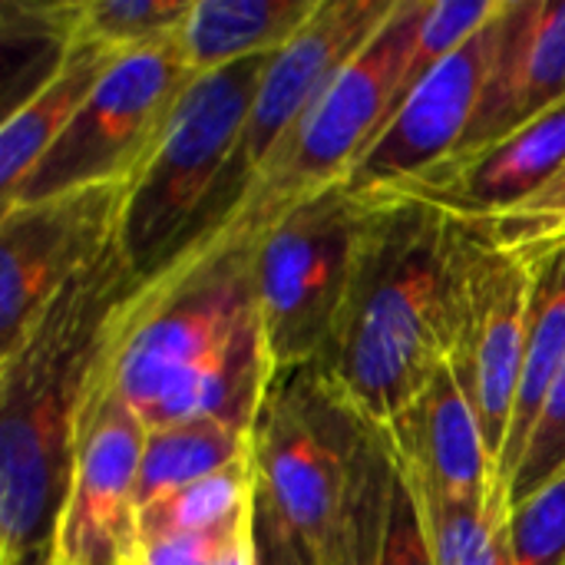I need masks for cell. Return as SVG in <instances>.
I'll return each instance as SVG.
<instances>
[{
	"label": "cell",
	"mask_w": 565,
	"mask_h": 565,
	"mask_svg": "<svg viewBox=\"0 0 565 565\" xmlns=\"http://www.w3.org/2000/svg\"><path fill=\"white\" fill-rule=\"evenodd\" d=\"M119 56L126 53L93 43L63 46L46 79H40L36 89L7 113L0 126V205L13 202L26 175L66 132Z\"/></svg>",
	"instance_id": "cell-17"
},
{
	"label": "cell",
	"mask_w": 565,
	"mask_h": 565,
	"mask_svg": "<svg viewBox=\"0 0 565 565\" xmlns=\"http://www.w3.org/2000/svg\"><path fill=\"white\" fill-rule=\"evenodd\" d=\"M565 103V0H503L477 119L454 152L490 146Z\"/></svg>",
	"instance_id": "cell-16"
},
{
	"label": "cell",
	"mask_w": 565,
	"mask_h": 565,
	"mask_svg": "<svg viewBox=\"0 0 565 565\" xmlns=\"http://www.w3.org/2000/svg\"><path fill=\"white\" fill-rule=\"evenodd\" d=\"M384 440L414 483L460 503L487 507L497 520V463L454 361L430 377Z\"/></svg>",
	"instance_id": "cell-15"
},
{
	"label": "cell",
	"mask_w": 565,
	"mask_h": 565,
	"mask_svg": "<svg viewBox=\"0 0 565 565\" xmlns=\"http://www.w3.org/2000/svg\"><path fill=\"white\" fill-rule=\"evenodd\" d=\"M258 500V497H255ZM255 520V510L238 516L228 526L218 530H205V533H179V536H159V540H146L136 550V563L132 565H209L215 559V553L242 530Z\"/></svg>",
	"instance_id": "cell-28"
},
{
	"label": "cell",
	"mask_w": 565,
	"mask_h": 565,
	"mask_svg": "<svg viewBox=\"0 0 565 565\" xmlns=\"http://www.w3.org/2000/svg\"><path fill=\"white\" fill-rule=\"evenodd\" d=\"M209 565H258V540H255V520L242 526Z\"/></svg>",
	"instance_id": "cell-30"
},
{
	"label": "cell",
	"mask_w": 565,
	"mask_h": 565,
	"mask_svg": "<svg viewBox=\"0 0 565 565\" xmlns=\"http://www.w3.org/2000/svg\"><path fill=\"white\" fill-rule=\"evenodd\" d=\"M139 285L119 245L109 248L0 358V565H56L86 391Z\"/></svg>",
	"instance_id": "cell-3"
},
{
	"label": "cell",
	"mask_w": 565,
	"mask_h": 565,
	"mask_svg": "<svg viewBox=\"0 0 565 565\" xmlns=\"http://www.w3.org/2000/svg\"><path fill=\"white\" fill-rule=\"evenodd\" d=\"M394 7L397 0H321V7L301 26V33L271 56L258 96L252 103L248 122L242 129L238 149L192 238L212 232L238 205V199L258 179V172L295 136V129L321 99L328 83L364 50V43L384 26Z\"/></svg>",
	"instance_id": "cell-9"
},
{
	"label": "cell",
	"mask_w": 565,
	"mask_h": 565,
	"mask_svg": "<svg viewBox=\"0 0 565 565\" xmlns=\"http://www.w3.org/2000/svg\"><path fill=\"white\" fill-rule=\"evenodd\" d=\"M255 497H258V467L252 457L245 463H235L215 477L189 483L162 497L159 503L146 507L139 513V543L228 526L255 510Z\"/></svg>",
	"instance_id": "cell-22"
},
{
	"label": "cell",
	"mask_w": 565,
	"mask_h": 565,
	"mask_svg": "<svg viewBox=\"0 0 565 565\" xmlns=\"http://www.w3.org/2000/svg\"><path fill=\"white\" fill-rule=\"evenodd\" d=\"M407 483L417 497V510L424 520L434 565H516L510 553L507 526H500L487 507L450 500L430 487L414 483L411 477Z\"/></svg>",
	"instance_id": "cell-23"
},
{
	"label": "cell",
	"mask_w": 565,
	"mask_h": 565,
	"mask_svg": "<svg viewBox=\"0 0 565 565\" xmlns=\"http://www.w3.org/2000/svg\"><path fill=\"white\" fill-rule=\"evenodd\" d=\"M559 473H565V371L559 374L540 420H536V430L530 437V447H526V457L507 490V500H503V520L523 503L530 500L536 490H543L546 483H553Z\"/></svg>",
	"instance_id": "cell-26"
},
{
	"label": "cell",
	"mask_w": 565,
	"mask_h": 565,
	"mask_svg": "<svg viewBox=\"0 0 565 565\" xmlns=\"http://www.w3.org/2000/svg\"><path fill=\"white\" fill-rule=\"evenodd\" d=\"M255 540H258V565H311L291 530L278 520V513L262 500H255Z\"/></svg>",
	"instance_id": "cell-29"
},
{
	"label": "cell",
	"mask_w": 565,
	"mask_h": 565,
	"mask_svg": "<svg viewBox=\"0 0 565 565\" xmlns=\"http://www.w3.org/2000/svg\"><path fill=\"white\" fill-rule=\"evenodd\" d=\"M500 13L503 3L487 26H480L457 53L437 63L391 113L384 129L344 179L358 199L377 202L401 192L434 166L447 162L467 142L487 89Z\"/></svg>",
	"instance_id": "cell-12"
},
{
	"label": "cell",
	"mask_w": 565,
	"mask_h": 565,
	"mask_svg": "<svg viewBox=\"0 0 565 565\" xmlns=\"http://www.w3.org/2000/svg\"><path fill=\"white\" fill-rule=\"evenodd\" d=\"M565 185V103L530 126L450 156L387 199H414L457 222H480L543 202Z\"/></svg>",
	"instance_id": "cell-14"
},
{
	"label": "cell",
	"mask_w": 565,
	"mask_h": 565,
	"mask_svg": "<svg viewBox=\"0 0 565 565\" xmlns=\"http://www.w3.org/2000/svg\"><path fill=\"white\" fill-rule=\"evenodd\" d=\"M565 371V245L543 255L533 265V301H530V334H526V354L520 371V391L516 407L510 420V434L497 463V520H503V500L507 490L526 457L530 437L536 430V420Z\"/></svg>",
	"instance_id": "cell-18"
},
{
	"label": "cell",
	"mask_w": 565,
	"mask_h": 565,
	"mask_svg": "<svg viewBox=\"0 0 565 565\" xmlns=\"http://www.w3.org/2000/svg\"><path fill=\"white\" fill-rule=\"evenodd\" d=\"M424 7L427 0H397L384 26L328 83L295 136L258 172L238 205L212 232L192 242H258L281 212L351 175L397 109Z\"/></svg>",
	"instance_id": "cell-5"
},
{
	"label": "cell",
	"mask_w": 565,
	"mask_h": 565,
	"mask_svg": "<svg viewBox=\"0 0 565 565\" xmlns=\"http://www.w3.org/2000/svg\"><path fill=\"white\" fill-rule=\"evenodd\" d=\"M255 242H192L129 295L106 344V377L146 424L218 420L255 434L275 384Z\"/></svg>",
	"instance_id": "cell-1"
},
{
	"label": "cell",
	"mask_w": 565,
	"mask_h": 565,
	"mask_svg": "<svg viewBox=\"0 0 565 565\" xmlns=\"http://www.w3.org/2000/svg\"><path fill=\"white\" fill-rule=\"evenodd\" d=\"M129 182L0 209V358L13 354L60 291L119 238Z\"/></svg>",
	"instance_id": "cell-10"
},
{
	"label": "cell",
	"mask_w": 565,
	"mask_h": 565,
	"mask_svg": "<svg viewBox=\"0 0 565 565\" xmlns=\"http://www.w3.org/2000/svg\"><path fill=\"white\" fill-rule=\"evenodd\" d=\"M192 79L175 40L119 56L66 132L26 175L13 202L0 209L89 185L129 182Z\"/></svg>",
	"instance_id": "cell-8"
},
{
	"label": "cell",
	"mask_w": 565,
	"mask_h": 565,
	"mask_svg": "<svg viewBox=\"0 0 565 565\" xmlns=\"http://www.w3.org/2000/svg\"><path fill=\"white\" fill-rule=\"evenodd\" d=\"M142 447L146 424L113 391L103 351L79 417L73 477L56 530V565L136 563Z\"/></svg>",
	"instance_id": "cell-11"
},
{
	"label": "cell",
	"mask_w": 565,
	"mask_h": 565,
	"mask_svg": "<svg viewBox=\"0 0 565 565\" xmlns=\"http://www.w3.org/2000/svg\"><path fill=\"white\" fill-rule=\"evenodd\" d=\"M507 540L516 565H565V473L507 516Z\"/></svg>",
	"instance_id": "cell-25"
},
{
	"label": "cell",
	"mask_w": 565,
	"mask_h": 565,
	"mask_svg": "<svg viewBox=\"0 0 565 565\" xmlns=\"http://www.w3.org/2000/svg\"><path fill=\"white\" fill-rule=\"evenodd\" d=\"M500 3L503 0H427L397 106L437 63H444L450 53H457L480 26H487L497 17Z\"/></svg>",
	"instance_id": "cell-24"
},
{
	"label": "cell",
	"mask_w": 565,
	"mask_h": 565,
	"mask_svg": "<svg viewBox=\"0 0 565 565\" xmlns=\"http://www.w3.org/2000/svg\"><path fill=\"white\" fill-rule=\"evenodd\" d=\"M271 56L195 76L126 185L119 252L152 278L192 238L238 149Z\"/></svg>",
	"instance_id": "cell-6"
},
{
	"label": "cell",
	"mask_w": 565,
	"mask_h": 565,
	"mask_svg": "<svg viewBox=\"0 0 565 565\" xmlns=\"http://www.w3.org/2000/svg\"><path fill=\"white\" fill-rule=\"evenodd\" d=\"M321 0H192L175 46L192 76L275 56L315 17Z\"/></svg>",
	"instance_id": "cell-19"
},
{
	"label": "cell",
	"mask_w": 565,
	"mask_h": 565,
	"mask_svg": "<svg viewBox=\"0 0 565 565\" xmlns=\"http://www.w3.org/2000/svg\"><path fill=\"white\" fill-rule=\"evenodd\" d=\"M371 209L338 182L291 205L258 235L252 275L275 377L308 367L321 354L344 305Z\"/></svg>",
	"instance_id": "cell-7"
},
{
	"label": "cell",
	"mask_w": 565,
	"mask_h": 565,
	"mask_svg": "<svg viewBox=\"0 0 565 565\" xmlns=\"http://www.w3.org/2000/svg\"><path fill=\"white\" fill-rule=\"evenodd\" d=\"M467 242V301L450 361L477 407L493 463H500L526 354L533 268L513 255L477 245L470 235Z\"/></svg>",
	"instance_id": "cell-13"
},
{
	"label": "cell",
	"mask_w": 565,
	"mask_h": 565,
	"mask_svg": "<svg viewBox=\"0 0 565 565\" xmlns=\"http://www.w3.org/2000/svg\"><path fill=\"white\" fill-rule=\"evenodd\" d=\"M255 457V434L218 420H182L146 430L139 463V513L162 497Z\"/></svg>",
	"instance_id": "cell-21"
},
{
	"label": "cell",
	"mask_w": 565,
	"mask_h": 565,
	"mask_svg": "<svg viewBox=\"0 0 565 565\" xmlns=\"http://www.w3.org/2000/svg\"><path fill=\"white\" fill-rule=\"evenodd\" d=\"M258 493L311 565H377L394 454L311 367L278 374L255 427Z\"/></svg>",
	"instance_id": "cell-4"
},
{
	"label": "cell",
	"mask_w": 565,
	"mask_h": 565,
	"mask_svg": "<svg viewBox=\"0 0 565 565\" xmlns=\"http://www.w3.org/2000/svg\"><path fill=\"white\" fill-rule=\"evenodd\" d=\"M377 565H434V553L424 533V520L417 510V497L394 460V483L387 500V520L381 536Z\"/></svg>",
	"instance_id": "cell-27"
},
{
	"label": "cell",
	"mask_w": 565,
	"mask_h": 565,
	"mask_svg": "<svg viewBox=\"0 0 565 565\" xmlns=\"http://www.w3.org/2000/svg\"><path fill=\"white\" fill-rule=\"evenodd\" d=\"M371 205L344 305L308 367L364 424L387 434L454 358L470 242L460 222L434 205Z\"/></svg>",
	"instance_id": "cell-2"
},
{
	"label": "cell",
	"mask_w": 565,
	"mask_h": 565,
	"mask_svg": "<svg viewBox=\"0 0 565 565\" xmlns=\"http://www.w3.org/2000/svg\"><path fill=\"white\" fill-rule=\"evenodd\" d=\"M192 0H63L20 7L30 30L46 33L56 50L93 43L116 53L175 40Z\"/></svg>",
	"instance_id": "cell-20"
}]
</instances>
